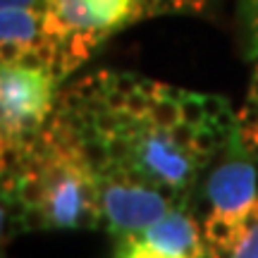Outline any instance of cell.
<instances>
[{
  "instance_id": "cell-15",
  "label": "cell",
  "mask_w": 258,
  "mask_h": 258,
  "mask_svg": "<svg viewBox=\"0 0 258 258\" xmlns=\"http://www.w3.org/2000/svg\"><path fill=\"white\" fill-rule=\"evenodd\" d=\"M29 206L22 196H5L3 199V213H5V218H10V220H15V222H22L24 218H27V213H29Z\"/></svg>"
},
{
  "instance_id": "cell-7",
  "label": "cell",
  "mask_w": 258,
  "mask_h": 258,
  "mask_svg": "<svg viewBox=\"0 0 258 258\" xmlns=\"http://www.w3.org/2000/svg\"><path fill=\"white\" fill-rule=\"evenodd\" d=\"M144 241L160 251H165V253L186 258H191L201 249L194 220L179 211H167L158 222L146 227L144 230Z\"/></svg>"
},
{
  "instance_id": "cell-5",
  "label": "cell",
  "mask_w": 258,
  "mask_h": 258,
  "mask_svg": "<svg viewBox=\"0 0 258 258\" xmlns=\"http://www.w3.org/2000/svg\"><path fill=\"white\" fill-rule=\"evenodd\" d=\"M206 194L213 203V211L225 213L241 220L258 201L256 196V167L244 158L225 160L206 184Z\"/></svg>"
},
{
  "instance_id": "cell-20",
  "label": "cell",
  "mask_w": 258,
  "mask_h": 258,
  "mask_svg": "<svg viewBox=\"0 0 258 258\" xmlns=\"http://www.w3.org/2000/svg\"><path fill=\"white\" fill-rule=\"evenodd\" d=\"M0 8H31L46 12V0H0Z\"/></svg>"
},
{
  "instance_id": "cell-24",
  "label": "cell",
  "mask_w": 258,
  "mask_h": 258,
  "mask_svg": "<svg viewBox=\"0 0 258 258\" xmlns=\"http://www.w3.org/2000/svg\"><path fill=\"white\" fill-rule=\"evenodd\" d=\"M256 15H258V0H256Z\"/></svg>"
},
{
  "instance_id": "cell-13",
  "label": "cell",
  "mask_w": 258,
  "mask_h": 258,
  "mask_svg": "<svg viewBox=\"0 0 258 258\" xmlns=\"http://www.w3.org/2000/svg\"><path fill=\"white\" fill-rule=\"evenodd\" d=\"M203 110H206V120H215L220 127H225L230 122L227 101L220 96H203Z\"/></svg>"
},
{
  "instance_id": "cell-21",
  "label": "cell",
  "mask_w": 258,
  "mask_h": 258,
  "mask_svg": "<svg viewBox=\"0 0 258 258\" xmlns=\"http://www.w3.org/2000/svg\"><path fill=\"white\" fill-rule=\"evenodd\" d=\"M141 8H144V15L148 12H160V10H170V0H141Z\"/></svg>"
},
{
  "instance_id": "cell-4",
  "label": "cell",
  "mask_w": 258,
  "mask_h": 258,
  "mask_svg": "<svg viewBox=\"0 0 258 258\" xmlns=\"http://www.w3.org/2000/svg\"><path fill=\"white\" fill-rule=\"evenodd\" d=\"M101 211L115 230L144 232L170 211V201L151 186L110 179L101 184Z\"/></svg>"
},
{
  "instance_id": "cell-23",
  "label": "cell",
  "mask_w": 258,
  "mask_h": 258,
  "mask_svg": "<svg viewBox=\"0 0 258 258\" xmlns=\"http://www.w3.org/2000/svg\"><path fill=\"white\" fill-rule=\"evenodd\" d=\"M253 98H258V67H256V74H253V82H251V93Z\"/></svg>"
},
{
  "instance_id": "cell-8",
  "label": "cell",
  "mask_w": 258,
  "mask_h": 258,
  "mask_svg": "<svg viewBox=\"0 0 258 258\" xmlns=\"http://www.w3.org/2000/svg\"><path fill=\"white\" fill-rule=\"evenodd\" d=\"M239 225H241V220H237V218L213 211L211 215H208L206 225H203L206 241H211L213 246H218L220 251H225V253L232 256V249H234L237 237H239Z\"/></svg>"
},
{
  "instance_id": "cell-1",
  "label": "cell",
  "mask_w": 258,
  "mask_h": 258,
  "mask_svg": "<svg viewBox=\"0 0 258 258\" xmlns=\"http://www.w3.org/2000/svg\"><path fill=\"white\" fill-rule=\"evenodd\" d=\"M55 77L19 62H3L0 72V115L3 146H27L38 137V127L50 112Z\"/></svg>"
},
{
  "instance_id": "cell-12",
  "label": "cell",
  "mask_w": 258,
  "mask_h": 258,
  "mask_svg": "<svg viewBox=\"0 0 258 258\" xmlns=\"http://www.w3.org/2000/svg\"><path fill=\"white\" fill-rule=\"evenodd\" d=\"M120 258H186V256H172V253H165V251L156 249V246H151L146 241H134L129 239V244L124 246Z\"/></svg>"
},
{
  "instance_id": "cell-9",
  "label": "cell",
  "mask_w": 258,
  "mask_h": 258,
  "mask_svg": "<svg viewBox=\"0 0 258 258\" xmlns=\"http://www.w3.org/2000/svg\"><path fill=\"white\" fill-rule=\"evenodd\" d=\"M230 258H258V201L241 218L239 237H237Z\"/></svg>"
},
{
  "instance_id": "cell-3",
  "label": "cell",
  "mask_w": 258,
  "mask_h": 258,
  "mask_svg": "<svg viewBox=\"0 0 258 258\" xmlns=\"http://www.w3.org/2000/svg\"><path fill=\"white\" fill-rule=\"evenodd\" d=\"M134 141V165L141 167L153 182L182 189L191 182L199 158L191 148L177 146L167 129L153 127L144 120L141 129L132 137Z\"/></svg>"
},
{
  "instance_id": "cell-16",
  "label": "cell",
  "mask_w": 258,
  "mask_h": 258,
  "mask_svg": "<svg viewBox=\"0 0 258 258\" xmlns=\"http://www.w3.org/2000/svg\"><path fill=\"white\" fill-rule=\"evenodd\" d=\"M22 222H24V227H29V230H43V227H50V225H53L46 206H31L27 213V218Z\"/></svg>"
},
{
  "instance_id": "cell-10",
  "label": "cell",
  "mask_w": 258,
  "mask_h": 258,
  "mask_svg": "<svg viewBox=\"0 0 258 258\" xmlns=\"http://www.w3.org/2000/svg\"><path fill=\"white\" fill-rule=\"evenodd\" d=\"M146 120L153 124V127L160 129H170L175 127L177 122H182V110H179V103L167 101V98H156L151 110H148Z\"/></svg>"
},
{
  "instance_id": "cell-14",
  "label": "cell",
  "mask_w": 258,
  "mask_h": 258,
  "mask_svg": "<svg viewBox=\"0 0 258 258\" xmlns=\"http://www.w3.org/2000/svg\"><path fill=\"white\" fill-rule=\"evenodd\" d=\"M153 101H156V98H151L148 93L137 89V91H132L127 96V108H124V112H129L132 117H146L148 110H151V105H153Z\"/></svg>"
},
{
  "instance_id": "cell-19",
  "label": "cell",
  "mask_w": 258,
  "mask_h": 258,
  "mask_svg": "<svg viewBox=\"0 0 258 258\" xmlns=\"http://www.w3.org/2000/svg\"><path fill=\"white\" fill-rule=\"evenodd\" d=\"M103 98H105V103H108V108L115 110V112H122L124 108H127V93L117 91V89H110Z\"/></svg>"
},
{
  "instance_id": "cell-6",
  "label": "cell",
  "mask_w": 258,
  "mask_h": 258,
  "mask_svg": "<svg viewBox=\"0 0 258 258\" xmlns=\"http://www.w3.org/2000/svg\"><path fill=\"white\" fill-rule=\"evenodd\" d=\"M3 62H17L27 48L43 43V12L31 8H0Z\"/></svg>"
},
{
  "instance_id": "cell-2",
  "label": "cell",
  "mask_w": 258,
  "mask_h": 258,
  "mask_svg": "<svg viewBox=\"0 0 258 258\" xmlns=\"http://www.w3.org/2000/svg\"><path fill=\"white\" fill-rule=\"evenodd\" d=\"M141 15V0H46L43 41L64 48L74 38H84L96 46L103 36Z\"/></svg>"
},
{
  "instance_id": "cell-11",
  "label": "cell",
  "mask_w": 258,
  "mask_h": 258,
  "mask_svg": "<svg viewBox=\"0 0 258 258\" xmlns=\"http://www.w3.org/2000/svg\"><path fill=\"white\" fill-rule=\"evenodd\" d=\"M179 110H182V122L191 124V127H201L206 122V110H203V96L196 93H186L184 101L179 103Z\"/></svg>"
},
{
  "instance_id": "cell-18",
  "label": "cell",
  "mask_w": 258,
  "mask_h": 258,
  "mask_svg": "<svg viewBox=\"0 0 258 258\" xmlns=\"http://www.w3.org/2000/svg\"><path fill=\"white\" fill-rule=\"evenodd\" d=\"M139 84H141V82H139L137 77H132V74H115V77H112V89L127 93V96L132 91H137Z\"/></svg>"
},
{
  "instance_id": "cell-22",
  "label": "cell",
  "mask_w": 258,
  "mask_h": 258,
  "mask_svg": "<svg viewBox=\"0 0 258 258\" xmlns=\"http://www.w3.org/2000/svg\"><path fill=\"white\" fill-rule=\"evenodd\" d=\"M191 258H222V256H220V253H218L215 249H211L208 244H201V249L196 251Z\"/></svg>"
},
{
  "instance_id": "cell-17",
  "label": "cell",
  "mask_w": 258,
  "mask_h": 258,
  "mask_svg": "<svg viewBox=\"0 0 258 258\" xmlns=\"http://www.w3.org/2000/svg\"><path fill=\"white\" fill-rule=\"evenodd\" d=\"M167 134H170V139L175 141L177 146L191 148V144H194V134H196V127L186 124V122H177L175 127L167 129Z\"/></svg>"
}]
</instances>
